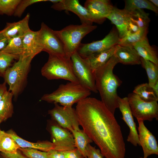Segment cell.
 Masks as SVG:
<instances>
[{
    "mask_svg": "<svg viewBox=\"0 0 158 158\" xmlns=\"http://www.w3.org/2000/svg\"><path fill=\"white\" fill-rule=\"evenodd\" d=\"M83 130L106 158H125L126 146L121 127L114 115L102 102L88 97L75 109Z\"/></svg>",
    "mask_w": 158,
    "mask_h": 158,
    "instance_id": "obj_1",
    "label": "cell"
},
{
    "mask_svg": "<svg viewBox=\"0 0 158 158\" xmlns=\"http://www.w3.org/2000/svg\"><path fill=\"white\" fill-rule=\"evenodd\" d=\"M125 2V6L123 9L129 13L137 9H143L151 10L156 13H158V8L149 0H126Z\"/></svg>",
    "mask_w": 158,
    "mask_h": 158,
    "instance_id": "obj_27",
    "label": "cell"
},
{
    "mask_svg": "<svg viewBox=\"0 0 158 158\" xmlns=\"http://www.w3.org/2000/svg\"><path fill=\"white\" fill-rule=\"evenodd\" d=\"M20 148L14 139L4 131L0 132V152L14 154L17 152Z\"/></svg>",
    "mask_w": 158,
    "mask_h": 158,
    "instance_id": "obj_26",
    "label": "cell"
},
{
    "mask_svg": "<svg viewBox=\"0 0 158 158\" xmlns=\"http://www.w3.org/2000/svg\"><path fill=\"white\" fill-rule=\"evenodd\" d=\"M128 103L133 116L138 120L152 121L158 119L157 101H145L133 92L127 97Z\"/></svg>",
    "mask_w": 158,
    "mask_h": 158,
    "instance_id": "obj_8",
    "label": "cell"
},
{
    "mask_svg": "<svg viewBox=\"0 0 158 158\" xmlns=\"http://www.w3.org/2000/svg\"><path fill=\"white\" fill-rule=\"evenodd\" d=\"M133 92L145 101H158V97L156 95L152 87L150 86L148 83H143L138 85L135 87Z\"/></svg>",
    "mask_w": 158,
    "mask_h": 158,
    "instance_id": "obj_28",
    "label": "cell"
},
{
    "mask_svg": "<svg viewBox=\"0 0 158 158\" xmlns=\"http://www.w3.org/2000/svg\"><path fill=\"white\" fill-rule=\"evenodd\" d=\"M130 17V13L124 9H120L114 7L107 18L116 26L120 39L123 37L127 32V26Z\"/></svg>",
    "mask_w": 158,
    "mask_h": 158,
    "instance_id": "obj_19",
    "label": "cell"
},
{
    "mask_svg": "<svg viewBox=\"0 0 158 158\" xmlns=\"http://www.w3.org/2000/svg\"><path fill=\"white\" fill-rule=\"evenodd\" d=\"M86 150L87 158H103L100 149L96 148L90 144L87 145Z\"/></svg>",
    "mask_w": 158,
    "mask_h": 158,
    "instance_id": "obj_37",
    "label": "cell"
},
{
    "mask_svg": "<svg viewBox=\"0 0 158 158\" xmlns=\"http://www.w3.org/2000/svg\"><path fill=\"white\" fill-rule=\"evenodd\" d=\"M140 57L158 65V56L156 49L149 43L147 37L133 45Z\"/></svg>",
    "mask_w": 158,
    "mask_h": 158,
    "instance_id": "obj_22",
    "label": "cell"
},
{
    "mask_svg": "<svg viewBox=\"0 0 158 158\" xmlns=\"http://www.w3.org/2000/svg\"><path fill=\"white\" fill-rule=\"evenodd\" d=\"M6 85L4 82L0 83V101L4 94L7 90ZM1 123L0 122V124Z\"/></svg>",
    "mask_w": 158,
    "mask_h": 158,
    "instance_id": "obj_43",
    "label": "cell"
},
{
    "mask_svg": "<svg viewBox=\"0 0 158 158\" xmlns=\"http://www.w3.org/2000/svg\"><path fill=\"white\" fill-rule=\"evenodd\" d=\"M15 141L20 148H30L47 152L54 149L53 144L49 141L32 142L28 141L19 136L12 130L6 132Z\"/></svg>",
    "mask_w": 158,
    "mask_h": 158,
    "instance_id": "obj_23",
    "label": "cell"
},
{
    "mask_svg": "<svg viewBox=\"0 0 158 158\" xmlns=\"http://www.w3.org/2000/svg\"><path fill=\"white\" fill-rule=\"evenodd\" d=\"M120 40L117 30L113 28L102 39L88 43H81L77 50L82 58L109 49L118 44Z\"/></svg>",
    "mask_w": 158,
    "mask_h": 158,
    "instance_id": "obj_10",
    "label": "cell"
},
{
    "mask_svg": "<svg viewBox=\"0 0 158 158\" xmlns=\"http://www.w3.org/2000/svg\"><path fill=\"white\" fill-rule=\"evenodd\" d=\"M37 40L42 50L48 54L65 56L64 45L55 32L44 22L41 23L38 31Z\"/></svg>",
    "mask_w": 158,
    "mask_h": 158,
    "instance_id": "obj_7",
    "label": "cell"
},
{
    "mask_svg": "<svg viewBox=\"0 0 158 158\" xmlns=\"http://www.w3.org/2000/svg\"><path fill=\"white\" fill-rule=\"evenodd\" d=\"M13 95L7 90L4 94L0 101V122L5 121L11 117L13 112L12 103Z\"/></svg>",
    "mask_w": 158,
    "mask_h": 158,
    "instance_id": "obj_24",
    "label": "cell"
},
{
    "mask_svg": "<svg viewBox=\"0 0 158 158\" xmlns=\"http://www.w3.org/2000/svg\"><path fill=\"white\" fill-rule=\"evenodd\" d=\"M48 114L59 126L71 132L80 130L75 109L72 107H64L55 103Z\"/></svg>",
    "mask_w": 158,
    "mask_h": 158,
    "instance_id": "obj_11",
    "label": "cell"
},
{
    "mask_svg": "<svg viewBox=\"0 0 158 158\" xmlns=\"http://www.w3.org/2000/svg\"><path fill=\"white\" fill-rule=\"evenodd\" d=\"M48 60L41 68L42 75L48 80L62 79L79 83L73 71L71 58L49 54Z\"/></svg>",
    "mask_w": 158,
    "mask_h": 158,
    "instance_id": "obj_5",
    "label": "cell"
},
{
    "mask_svg": "<svg viewBox=\"0 0 158 158\" xmlns=\"http://www.w3.org/2000/svg\"><path fill=\"white\" fill-rule=\"evenodd\" d=\"M37 31L31 30L23 37V52L22 55L25 57L33 58L37 55L42 51L37 41Z\"/></svg>",
    "mask_w": 158,
    "mask_h": 158,
    "instance_id": "obj_21",
    "label": "cell"
},
{
    "mask_svg": "<svg viewBox=\"0 0 158 158\" xmlns=\"http://www.w3.org/2000/svg\"><path fill=\"white\" fill-rule=\"evenodd\" d=\"M61 0H48V1H50L53 4H55L60 2Z\"/></svg>",
    "mask_w": 158,
    "mask_h": 158,
    "instance_id": "obj_46",
    "label": "cell"
},
{
    "mask_svg": "<svg viewBox=\"0 0 158 158\" xmlns=\"http://www.w3.org/2000/svg\"><path fill=\"white\" fill-rule=\"evenodd\" d=\"M91 93V91L79 83L69 82L60 85L52 92L44 95L41 100L64 107H72L74 104L88 97Z\"/></svg>",
    "mask_w": 158,
    "mask_h": 158,
    "instance_id": "obj_3",
    "label": "cell"
},
{
    "mask_svg": "<svg viewBox=\"0 0 158 158\" xmlns=\"http://www.w3.org/2000/svg\"><path fill=\"white\" fill-rule=\"evenodd\" d=\"M141 64L146 71L148 79V84L153 87L158 81V65L141 58Z\"/></svg>",
    "mask_w": 158,
    "mask_h": 158,
    "instance_id": "obj_29",
    "label": "cell"
},
{
    "mask_svg": "<svg viewBox=\"0 0 158 158\" xmlns=\"http://www.w3.org/2000/svg\"><path fill=\"white\" fill-rule=\"evenodd\" d=\"M71 132L74 137L76 148L84 158H87V147L92 141L83 130H73Z\"/></svg>",
    "mask_w": 158,
    "mask_h": 158,
    "instance_id": "obj_25",
    "label": "cell"
},
{
    "mask_svg": "<svg viewBox=\"0 0 158 158\" xmlns=\"http://www.w3.org/2000/svg\"><path fill=\"white\" fill-rule=\"evenodd\" d=\"M154 6L157 7H158V0H149Z\"/></svg>",
    "mask_w": 158,
    "mask_h": 158,
    "instance_id": "obj_45",
    "label": "cell"
},
{
    "mask_svg": "<svg viewBox=\"0 0 158 158\" xmlns=\"http://www.w3.org/2000/svg\"><path fill=\"white\" fill-rule=\"evenodd\" d=\"M156 96L158 97V81L152 87Z\"/></svg>",
    "mask_w": 158,
    "mask_h": 158,
    "instance_id": "obj_44",
    "label": "cell"
},
{
    "mask_svg": "<svg viewBox=\"0 0 158 158\" xmlns=\"http://www.w3.org/2000/svg\"><path fill=\"white\" fill-rule=\"evenodd\" d=\"M1 158H28L23 155L20 152L18 151L14 154L1 152L0 153Z\"/></svg>",
    "mask_w": 158,
    "mask_h": 158,
    "instance_id": "obj_41",
    "label": "cell"
},
{
    "mask_svg": "<svg viewBox=\"0 0 158 158\" xmlns=\"http://www.w3.org/2000/svg\"><path fill=\"white\" fill-rule=\"evenodd\" d=\"M127 30V34H131L136 33L140 30L137 24L130 18V17L128 23Z\"/></svg>",
    "mask_w": 158,
    "mask_h": 158,
    "instance_id": "obj_38",
    "label": "cell"
},
{
    "mask_svg": "<svg viewBox=\"0 0 158 158\" xmlns=\"http://www.w3.org/2000/svg\"><path fill=\"white\" fill-rule=\"evenodd\" d=\"M71 59L74 73L79 83L91 92L97 93L94 73L87 64L77 51Z\"/></svg>",
    "mask_w": 158,
    "mask_h": 158,
    "instance_id": "obj_9",
    "label": "cell"
},
{
    "mask_svg": "<svg viewBox=\"0 0 158 158\" xmlns=\"http://www.w3.org/2000/svg\"><path fill=\"white\" fill-rule=\"evenodd\" d=\"M50 130L54 149L65 151L76 148L73 136L69 131L58 124L52 125L50 127Z\"/></svg>",
    "mask_w": 158,
    "mask_h": 158,
    "instance_id": "obj_12",
    "label": "cell"
},
{
    "mask_svg": "<svg viewBox=\"0 0 158 158\" xmlns=\"http://www.w3.org/2000/svg\"><path fill=\"white\" fill-rule=\"evenodd\" d=\"M51 7L56 11L72 12L78 17L81 24L92 25L93 22L88 11L80 4L78 0H61L58 3L53 4Z\"/></svg>",
    "mask_w": 158,
    "mask_h": 158,
    "instance_id": "obj_15",
    "label": "cell"
},
{
    "mask_svg": "<svg viewBox=\"0 0 158 158\" xmlns=\"http://www.w3.org/2000/svg\"><path fill=\"white\" fill-rule=\"evenodd\" d=\"M115 46L109 49L96 52L83 58L94 73L104 65L114 55Z\"/></svg>",
    "mask_w": 158,
    "mask_h": 158,
    "instance_id": "obj_20",
    "label": "cell"
},
{
    "mask_svg": "<svg viewBox=\"0 0 158 158\" xmlns=\"http://www.w3.org/2000/svg\"><path fill=\"white\" fill-rule=\"evenodd\" d=\"M129 13L130 18L136 23L140 30L148 29L150 21L148 13L143 9H137Z\"/></svg>",
    "mask_w": 158,
    "mask_h": 158,
    "instance_id": "obj_31",
    "label": "cell"
},
{
    "mask_svg": "<svg viewBox=\"0 0 158 158\" xmlns=\"http://www.w3.org/2000/svg\"><path fill=\"white\" fill-rule=\"evenodd\" d=\"M148 29L140 30L133 34H127L123 38L120 39L118 44L132 46L136 43L141 41L147 37Z\"/></svg>",
    "mask_w": 158,
    "mask_h": 158,
    "instance_id": "obj_30",
    "label": "cell"
},
{
    "mask_svg": "<svg viewBox=\"0 0 158 158\" xmlns=\"http://www.w3.org/2000/svg\"><path fill=\"white\" fill-rule=\"evenodd\" d=\"M118 108L122 116V119L125 122L130 129L127 141L135 146H140L136 126L128 103L127 97H118Z\"/></svg>",
    "mask_w": 158,
    "mask_h": 158,
    "instance_id": "obj_13",
    "label": "cell"
},
{
    "mask_svg": "<svg viewBox=\"0 0 158 158\" xmlns=\"http://www.w3.org/2000/svg\"><path fill=\"white\" fill-rule=\"evenodd\" d=\"M63 152L65 158H84L76 148Z\"/></svg>",
    "mask_w": 158,
    "mask_h": 158,
    "instance_id": "obj_39",
    "label": "cell"
},
{
    "mask_svg": "<svg viewBox=\"0 0 158 158\" xmlns=\"http://www.w3.org/2000/svg\"><path fill=\"white\" fill-rule=\"evenodd\" d=\"M97 27L92 25L72 24L60 30H55L63 43L66 56L71 58V56L77 51L83 38Z\"/></svg>",
    "mask_w": 158,
    "mask_h": 158,
    "instance_id": "obj_6",
    "label": "cell"
},
{
    "mask_svg": "<svg viewBox=\"0 0 158 158\" xmlns=\"http://www.w3.org/2000/svg\"><path fill=\"white\" fill-rule=\"evenodd\" d=\"M119 62L114 55L103 66L94 72L95 86L101 101L113 114L118 108L117 90L121 81L113 73Z\"/></svg>",
    "mask_w": 158,
    "mask_h": 158,
    "instance_id": "obj_2",
    "label": "cell"
},
{
    "mask_svg": "<svg viewBox=\"0 0 158 158\" xmlns=\"http://www.w3.org/2000/svg\"><path fill=\"white\" fill-rule=\"evenodd\" d=\"M33 58L20 56L18 61L6 71L3 78L4 82L9 86L8 91L16 99L22 92L27 83V78L31 63Z\"/></svg>",
    "mask_w": 158,
    "mask_h": 158,
    "instance_id": "obj_4",
    "label": "cell"
},
{
    "mask_svg": "<svg viewBox=\"0 0 158 158\" xmlns=\"http://www.w3.org/2000/svg\"><path fill=\"white\" fill-rule=\"evenodd\" d=\"M47 153L48 158H65L63 151L53 149L47 152Z\"/></svg>",
    "mask_w": 158,
    "mask_h": 158,
    "instance_id": "obj_40",
    "label": "cell"
},
{
    "mask_svg": "<svg viewBox=\"0 0 158 158\" xmlns=\"http://www.w3.org/2000/svg\"><path fill=\"white\" fill-rule=\"evenodd\" d=\"M137 121L138 136L143 152V158H147L152 154L158 155V145L155 137L145 125L144 121Z\"/></svg>",
    "mask_w": 158,
    "mask_h": 158,
    "instance_id": "obj_16",
    "label": "cell"
},
{
    "mask_svg": "<svg viewBox=\"0 0 158 158\" xmlns=\"http://www.w3.org/2000/svg\"><path fill=\"white\" fill-rule=\"evenodd\" d=\"M30 14L28 13L22 20L12 23L7 22L5 28L2 30L4 35L9 39L23 36L31 29L29 25Z\"/></svg>",
    "mask_w": 158,
    "mask_h": 158,
    "instance_id": "obj_18",
    "label": "cell"
},
{
    "mask_svg": "<svg viewBox=\"0 0 158 158\" xmlns=\"http://www.w3.org/2000/svg\"><path fill=\"white\" fill-rule=\"evenodd\" d=\"M20 36L10 39L6 47L1 51L20 56L23 52V39Z\"/></svg>",
    "mask_w": 158,
    "mask_h": 158,
    "instance_id": "obj_32",
    "label": "cell"
},
{
    "mask_svg": "<svg viewBox=\"0 0 158 158\" xmlns=\"http://www.w3.org/2000/svg\"><path fill=\"white\" fill-rule=\"evenodd\" d=\"M1 130H0V132Z\"/></svg>",
    "mask_w": 158,
    "mask_h": 158,
    "instance_id": "obj_48",
    "label": "cell"
},
{
    "mask_svg": "<svg viewBox=\"0 0 158 158\" xmlns=\"http://www.w3.org/2000/svg\"><path fill=\"white\" fill-rule=\"evenodd\" d=\"M20 0H0V15H13Z\"/></svg>",
    "mask_w": 158,
    "mask_h": 158,
    "instance_id": "obj_34",
    "label": "cell"
},
{
    "mask_svg": "<svg viewBox=\"0 0 158 158\" xmlns=\"http://www.w3.org/2000/svg\"><path fill=\"white\" fill-rule=\"evenodd\" d=\"M18 150L28 158H48L47 152L30 148H19Z\"/></svg>",
    "mask_w": 158,
    "mask_h": 158,
    "instance_id": "obj_36",
    "label": "cell"
},
{
    "mask_svg": "<svg viewBox=\"0 0 158 158\" xmlns=\"http://www.w3.org/2000/svg\"><path fill=\"white\" fill-rule=\"evenodd\" d=\"M115 47L114 55L119 63L128 65L141 64V57L133 47L118 44Z\"/></svg>",
    "mask_w": 158,
    "mask_h": 158,
    "instance_id": "obj_17",
    "label": "cell"
},
{
    "mask_svg": "<svg viewBox=\"0 0 158 158\" xmlns=\"http://www.w3.org/2000/svg\"><path fill=\"white\" fill-rule=\"evenodd\" d=\"M47 1H48V0H20L13 15L15 17H20L28 6L35 3Z\"/></svg>",
    "mask_w": 158,
    "mask_h": 158,
    "instance_id": "obj_35",
    "label": "cell"
},
{
    "mask_svg": "<svg viewBox=\"0 0 158 158\" xmlns=\"http://www.w3.org/2000/svg\"><path fill=\"white\" fill-rule=\"evenodd\" d=\"M20 56L0 51V77L3 78L6 70L14 60L18 59Z\"/></svg>",
    "mask_w": 158,
    "mask_h": 158,
    "instance_id": "obj_33",
    "label": "cell"
},
{
    "mask_svg": "<svg viewBox=\"0 0 158 158\" xmlns=\"http://www.w3.org/2000/svg\"><path fill=\"white\" fill-rule=\"evenodd\" d=\"M9 40L4 35L2 30L0 31V51L2 50L6 47Z\"/></svg>",
    "mask_w": 158,
    "mask_h": 158,
    "instance_id": "obj_42",
    "label": "cell"
},
{
    "mask_svg": "<svg viewBox=\"0 0 158 158\" xmlns=\"http://www.w3.org/2000/svg\"><path fill=\"white\" fill-rule=\"evenodd\" d=\"M138 158H143V157H139Z\"/></svg>",
    "mask_w": 158,
    "mask_h": 158,
    "instance_id": "obj_47",
    "label": "cell"
},
{
    "mask_svg": "<svg viewBox=\"0 0 158 158\" xmlns=\"http://www.w3.org/2000/svg\"><path fill=\"white\" fill-rule=\"evenodd\" d=\"M84 7L88 11L93 23L98 24L104 22L114 7L109 0H87Z\"/></svg>",
    "mask_w": 158,
    "mask_h": 158,
    "instance_id": "obj_14",
    "label": "cell"
}]
</instances>
